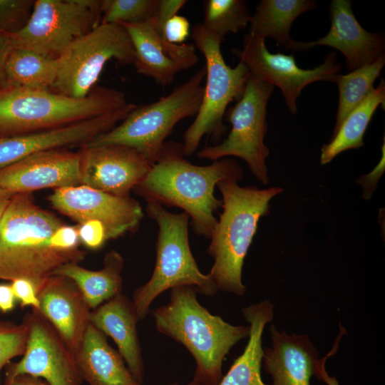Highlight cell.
I'll return each instance as SVG.
<instances>
[{
	"label": "cell",
	"instance_id": "cell-1",
	"mask_svg": "<svg viewBox=\"0 0 385 385\" xmlns=\"http://www.w3.org/2000/svg\"><path fill=\"white\" fill-rule=\"evenodd\" d=\"M183 155V144L165 143L160 158L133 190L147 202L183 209L195 233L210 238L217 220L214 214L222 206L215 196V188L224 180L239 182L242 170L232 158L199 166Z\"/></svg>",
	"mask_w": 385,
	"mask_h": 385
},
{
	"label": "cell",
	"instance_id": "cell-36",
	"mask_svg": "<svg viewBox=\"0 0 385 385\" xmlns=\"http://www.w3.org/2000/svg\"><path fill=\"white\" fill-rule=\"evenodd\" d=\"M80 239L78 227L63 225L51 235L50 245L61 251H73L78 250Z\"/></svg>",
	"mask_w": 385,
	"mask_h": 385
},
{
	"label": "cell",
	"instance_id": "cell-19",
	"mask_svg": "<svg viewBox=\"0 0 385 385\" xmlns=\"http://www.w3.org/2000/svg\"><path fill=\"white\" fill-rule=\"evenodd\" d=\"M331 26L323 37L309 42L294 41L291 49L305 51L327 46L342 52L349 71L371 64L384 55L382 33H371L356 19L349 0H333L329 6Z\"/></svg>",
	"mask_w": 385,
	"mask_h": 385
},
{
	"label": "cell",
	"instance_id": "cell-7",
	"mask_svg": "<svg viewBox=\"0 0 385 385\" xmlns=\"http://www.w3.org/2000/svg\"><path fill=\"white\" fill-rule=\"evenodd\" d=\"M146 211L158 227L155 265L150 279L133 294V303L139 320L148 314L153 300L163 292L175 287L190 285L208 297L218 289L209 274L199 270L191 252L189 215L173 213L156 202H148Z\"/></svg>",
	"mask_w": 385,
	"mask_h": 385
},
{
	"label": "cell",
	"instance_id": "cell-22",
	"mask_svg": "<svg viewBox=\"0 0 385 385\" xmlns=\"http://www.w3.org/2000/svg\"><path fill=\"white\" fill-rule=\"evenodd\" d=\"M89 320L113 339L130 373L143 384L144 365L137 332L140 320L133 302L120 294L91 310Z\"/></svg>",
	"mask_w": 385,
	"mask_h": 385
},
{
	"label": "cell",
	"instance_id": "cell-15",
	"mask_svg": "<svg viewBox=\"0 0 385 385\" xmlns=\"http://www.w3.org/2000/svg\"><path fill=\"white\" fill-rule=\"evenodd\" d=\"M165 23L154 16L143 23L122 25L134 49L133 65L137 73L163 86L171 84L178 73L199 60L193 43L173 44L165 39Z\"/></svg>",
	"mask_w": 385,
	"mask_h": 385
},
{
	"label": "cell",
	"instance_id": "cell-9",
	"mask_svg": "<svg viewBox=\"0 0 385 385\" xmlns=\"http://www.w3.org/2000/svg\"><path fill=\"white\" fill-rule=\"evenodd\" d=\"M133 64L134 49L120 24H100L71 42L58 58L56 80L50 90L76 98L87 96L95 88L107 63Z\"/></svg>",
	"mask_w": 385,
	"mask_h": 385
},
{
	"label": "cell",
	"instance_id": "cell-29",
	"mask_svg": "<svg viewBox=\"0 0 385 385\" xmlns=\"http://www.w3.org/2000/svg\"><path fill=\"white\" fill-rule=\"evenodd\" d=\"M385 63V55L376 61L349 71L337 74L335 83L339 89V105L334 135L346 117L372 91L375 80L380 76Z\"/></svg>",
	"mask_w": 385,
	"mask_h": 385
},
{
	"label": "cell",
	"instance_id": "cell-23",
	"mask_svg": "<svg viewBox=\"0 0 385 385\" xmlns=\"http://www.w3.org/2000/svg\"><path fill=\"white\" fill-rule=\"evenodd\" d=\"M75 357L83 381L89 385H143L133 377L106 335L91 323Z\"/></svg>",
	"mask_w": 385,
	"mask_h": 385
},
{
	"label": "cell",
	"instance_id": "cell-26",
	"mask_svg": "<svg viewBox=\"0 0 385 385\" xmlns=\"http://www.w3.org/2000/svg\"><path fill=\"white\" fill-rule=\"evenodd\" d=\"M311 0H262L252 15L249 33L263 38H271L277 46L291 49L289 36L293 21L300 14L316 9Z\"/></svg>",
	"mask_w": 385,
	"mask_h": 385
},
{
	"label": "cell",
	"instance_id": "cell-10",
	"mask_svg": "<svg viewBox=\"0 0 385 385\" xmlns=\"http://www.w3.org/2000/svg\"><path fill=\"white\" fill-rule=\"evenodd\" d=\"M273 88L250 74L242 96L225 113L232 125L227 138L200 150L197 156L214 161L230 156L240 158L258 181L268 184L265 160L270 150L264 139L267 131V105Z\"/></svg>",
	"mask_w": 385,
	"mask_h": 385
},
{
	"label": "cell",
	"instance_id": "cell-11",
	"mask_svg": "<svg viewBox=\"0 0 385 385\" xmlns=\"http://www.w3.org/2000/svg\"><path fill=\"white\" fill-rule=\"evenodd\" d=\"M101 1L36 0L26 26L4 34L11 48L58 58L75 39L100 24Z\"/></svg>",
	"mask_w": 385,
	"mask_h": 385
},
{
	"label": "cell",
	"instance_id": "cell-4",
	"mask_svg": "<svg viewBox=\"0 0 385 385\" xmlns=\"http://www.w3.org/2000/svg\"><path fill=\"white\" fill-rule=\"evenodd\" d=\"M237 183L224 180L217 184L223 210L210 237L207 252L214 263L208 274L218 290L242 296V267L259 220L270 213V200L284 190L241 187Z\"/></svg>",
	"mask_w": 385,
	"mask_h": 385
},
{
	"label": "cell",
	"instance_id": "cell-8",
	"mask_svg": "<svg viewBox=\"0 0 385 385\" xmlns=\"http://www.w3.org/2000/svg\"><path fill=\"white\" fill-rule=\"evenodd\" d=\"M191 36L205 60L206 84L198 113L183 135L184 155L193 154L205 135L216 141L221 138L226 130L223 118L227 108L240 98L250 74L240 61L234 68L225 63L220 48L223 38L206 31L201 24L192 27Z\"/></svg>",
	"mask_w": 385,
	"mask_h": 385
},
{
	"label": "cell",
	"instance_id": "cell-6",
	"mask_svg": "<svg viewBox=\"0 0 385 385\" xmlns=\"http://www.w3.org/2000/svg\"><path fill=\"white\" fill-rule=\"evenodd\" d=\"M205 68L158 101L135 107L120 123L83 146L123 145L140 153L152 165L160 158L165 140L181 120L195 116L200 109Z\"/></svg>",
	"mask_w": 385,
	"mask_h": 385
},
{
	"label": "cell",
	"instance_id": "cell-20",
	"mask_svg": "<svg viewBox=\"0 0 385 385\" xmlns=\"http://www.w3.org/2000/svg\"><path fill=\"white\" fill-rule=\"evenodd\" d=\"M38 310L75 355L90 324L91 309L77 284L68 277L51 276L37 291Z\"/></svg>",
	"mask_w": 385,
	"mask_h": 385
},
{
	"label": "cell",
	"instance_id": "cell-5",
	"mask_svg": "<svg viewBox=\"0 0 385 385\" xmlns=\"http://www.w3.org/2000/svg\"><path fill=\"white\" fill-rule=\"evenodd\" d=\"M128 103L115 88H94L76 98L48 88H4L0 90V136L51 130L117 111Z\"/></svg>",
	"mask_w": 385,
	"mask_h": 385
},
{
	"label": "cell",
	"instance_id": "cell-12",
	"mask_svg": "<svg viewBox=\"0 0 385 385\" xmlns=\"http://www.w3.org/2000/svg\"><path fill=\"white\" fill-rule=\"evenodd\" d=\"M231 51L247 67L250 75L281 90L287 108L294 115L297 112V98L306 86L320 81L334 83L341 69L334 51L314 68H301L294 55L270 53L265 38L249 32L244 37L242 48Z\"/></svg>",
	"mask_w": 385,
	"mask_h": 385
},
{
	"label": "cell",
	"instance_id": "cell-40",
	"mask_svg": "<svg viewBox=\"0 0 385 385\" xmlns=\"http://www.w3.org/2000/svg\"><path fill=\"white\" fill-rule=\"evenodd\" d=\"M11 49L6 36L0 34V90L6 88L5 63Z\"/></svg>",
	"mask_w": 385,
	"mask_h": 385
},
{
	"label": "cell",
	"instance_id": "cell-38",
	"mask_svg": "<svg viewBox=\"0 0 385 385\" xmlns=\"http://www.w3.org/2000/svg\"><path fill=\"white\" fill-rule=\"evenodd\" d=\"M381 149L382 156L380 162L370 173L363 175L358 181L363 187V197L366 200L371 197L377 183L384 171V143Z\"/></svg>",
	"mask_w": 385,
	"mask_h": 385
},
{
	"label": "cell",
	"instance_id": "cell-25",
	"mask_svg": "<svg viewBox=\"0 0 385 385\" xmlns=\"http://www.w3.org/2000/svg\"><path fill=\"white\" fill-rule=\"evenodd\" d=\"M123 265L121 255L111 250L105 255L101 270H90L76 262H68L58 267L52 275L63 276L73 281L90 308L93 309L121 294Z\"/></svg>",
	"mask_w": 385,
	"mask_h": 385
},
{
	"label": "cell",
	"instance_id": "cell-31",
	"mask_svg": "<svg viewBox=\"0 0 385 385\" xmlns=\"http://www.w3.org/2000/svg\"><path fill=\"white\" fill-rule=\"evenodd\" d=\"M159 0H103L100 24H136L154 16Z\"/></svg>",
	"mask_w": 385,
	"mask_h": 385
},
{
	"label": "cell",
	"instance_id": "cell-28",
	"mask_svg": "<svg viewBox=\"0 0 385 385\" xmlns=\"http://www.w3.org/2000/svg\"><path fill=\"white\" fill-rule=\"evenodd\" d=\"M58 58L24 48H11L5 63L6 88H48L53 86Z\"/></svg>",
	"mask_w": 385,
	"mask_h": 385
},
{
	"label": "cell",
	"instance_id": "cell-34",
	"mask_svg": "<svg viewBox=\"0 0 385 385\" xmlns=\"http://www.w3.org/2000/svg\"><path fill=\"white\" fill-rule=\"evenodd\" d=\"M80 240L90 249L100 248L107 240L106 230L101 222L88 220L78 227Z\"/></svg>",
	"mask_w": 385,
	"mask_h": 385
},
{
	"label": "cell",
	"instance_id": "cell-14",
	"mask_svg": "<svg viewBox=\"0 0 385 385\" xmlns=\"http://www.w3.org/2000/svg\"><path fill=\"white\" fill-rule=\"evenodd\" d=\"M49 201L56 210L79 224L99 221L104 226L107 240L135 232L144 215L137 200L84 185L55 189Z\"/></svg>",
	"mask_w": 385,
	"mask_h": 385
},
{
	"label": "cell",
	"instance_id": "cell-24",
	"mask_svg": "<svg viewBox=\"0 0 385 385\" xmlns=\"http://www.w3.org/2000/svg\"><path fill=\"white\" fill-rule=\"evenodd\" d=\"M242 312L250 324L249 339L242 354L235 359L218 385H267L261 376L262 334L265 326L273 319L274 306L265 299L242 308Z\"/></svg>",
	"mask_w": 385,
	"mask_h": 385
},
{
	"label": "cell",
	"instance_id": "cell-2",
	"mask_svg": "<svg viewBox=\"0 0 385 385\" xmlns=\"http://www.w3.org/2000/svg\"><path fill=\"white\" fill-rule=\"evenodd\" d=\"M63 222L37 206L29 193L15 194L0 222V279L23 278L36 293L61 265L79 262L85 252L61 251L51 247L53 233Z\"/></svg>",
	"mask_w": 385,
	"mask_h": 385
},
{
	"label": "cell",
	"instance_id": "cell-3",
	"mask_svg": "<svg viewBox=\"0 0 385 385\" xmlns=\"http://www.w3.org/2000/svg\"><path fill=\"white\" fill-rule=\"evenodd\" d=\"M170 289L168 303L151 312L155 327L190 352L196 363L193 381L201 385H218L226 355L249 337L250 327L232 325L212 314L198 302L193 286Z\"/></svg>",
	"mask_w": 385,
	"mask_h": 385
},
{
	"label": "cell",
	"instance_id": "cell-33",
	"mask_svg": "<svg viewBox=\"0 0 385 385\" xmlns=\"http://www.w3.org/2000/svg\"><path fill=\"white\" fill-rule=\"evenodd\" d=\"M34 4L33 0H0V34H14L23 29Z\"/></svg>",
	"mask_w": 385,
	"mask_h": 385
},
{
	"label": "cell",
	"instance_id": "cell-32",
	"mask_svg": "<svg viewBox=\"0 0 385 385\" xmlns=\"http://www.w3.org/2000/svg\"><path fill=\"white\" fill-rule=\"evenodd\" d=\"M29 328L23 321L21 324L0 321V373L3 367L26 348Z\"/></svg>",
	"mask_w": 385,
	"mask_h": 385
},
{
	"label": "cell",
	"instance_id": "cell-41",
	"mask_svg": "<svg viewBox=\"0 0 385 385\" xmlns=\"http://www.w3.org/2000/svg\"><path fill=\"white\" fill-rule=\"evenodd\" d=\"M16 297L11 284H0V310L4 313L11 311L15 307Z\"/></svg>",
	"mask_w": 385,
	"mask_h": 385
},
{
	"label": "cell",
	"instance_id": "cell-17",
	"mask_svg": "<svg viewBox=\"0 0 385 385\" xmlns=\"http://www.w3.org/2000/svg\"><path fill=\"white\" fill-rule=\"evenodd\" d=\"M81 181L106 193L129 197L152 165L136 150L123 145L82 146Z\"/></svg>",
	"mask_w": 385,
	"mask_h": 385
},
{
	"label": "cell",
	"instance_id": "cell-39",
	"mask_svg": "<svg viewBox=\"0 0 385 385\" xmlns=\"http://www.w3.org/2000/svg\"><path fill=\"white\" fill-rule=\"evenodd\" d=\"M334 347L332 351L327 354L325 357L319 358L316 362L314 376H315L319 380L322 381L327 385H339L338 380L334 376H331L326 370L325 363L330 356L333 355L336 350L338 349V344L339 339L337 338Z\"/></svg>",
	"mask_w": 385,
	"mask_h": 385
},
{
	"label": "cell",
	"instance_id": "cell-13",
	"mask_svg": "<svg viewBox=\"0 0 385 385\" xmlns=\"http://www.w3.org/2000/svg\"><path fill=\"white\" fill-rule=\"evenodd\" d=\"M24 322L29 328L26 351L19 362L7 365L5 382L27 374L48 385H82L75 355L51 324L34 309Z\"/></svg>",
	"mask_w": 385,
	"mask_h": 385
},
{
	"label": "cell",
	"instance_id": "cell-16",
	"mask_svg": "<svg viewBox=\"0 0 385 385\" xmlns=\"http://www.w3.org/2000/svg\"><path fill=\"white\" fill-rule=\"evenodd\" d=\"M135 107V104L128 103L117 111L66 126L12 136H0V169L41 152L67 146H83L113 129Z\"/></svg>",
	"mask_w": 385,
	"mask_h": 385
},
{
	"label": "cell",
	"instance_id": "cell-30",
	"mask_svg": "<svg viewBox=\"0 0 385 385\" xmlns=\"http://www.w3.org/2000/svg\"><path fill=\"white\" fill-rule=\"evenodd\" d=\"M252 17L243 0H206L201 24L210 34L224 39L226 34L245 29Z\"/></svg>",
	"mask_w": 385,
	"mask_h": 385
},
{
	"label": "cell",
	"instance_id": "cell-43",
	"mask_svg": "<svg viewBox=\"0 0 385 385\" xmlns=\"http://www.w3.org/2000/svg\"><path fill=\"white\" fill-rule=\"evenodd\" d=\"M14 195L13 192L0 188V222L6 207Z\"/></svg>",
	"mask_w": 385,
	"mask_h": 385
},
{
	"label": "cell",
	"instance_id": "cell-42",
	"mask_svg": "<svg viewBox=\"0 0 385 385\" xmlns=\"http://www.w3.org/2000/svg\"><path fill=\"white\" fill-rule=\"evenodd\" d=\"M4 385H48L43 379L31 375H19L11 381L5 382Z\"/></svg>",
	"mask_w": 385,
	"mask_h": 385
},
{
	"label": "cell",
	"instance_id": "cell-21",
	"mask_svg": "<svg viewBox=\"0 0 385 385\" xmlns=\"http://www.w3.org/2000/svg\"><path fill=\"white\" fill-rule=\"evenodd\" d=\"M272 346L263 348V368L272 385H310L319 352L307 334H288L270 327Z\"/></svg>",
	"mask_w": 385,
	"mask_h": 385
},
{
	"label": "cell",
	"instance_id": "cell-35",
	"mask_svg": "<svg viewBox=\"0 0 385 385\" xmlns=\"http://www.w3.org/2000/svg\"><path fill=\"white\" fill-rule=\"evenodd\" d=\"M190 32V22L185 17L174 15L166 21L163 27L165 39L173 44H183Z\"/></svg>",
	"mask_w": 385,
	"mask_h": 385
},
{
	"label": "cell",
	"instance_id": "cell-44",
	"mask_svg": "<svg viewBox=\"0 0 385 385\" xmlns=\"http://www.w3.org/2000/svg\"><path fill=\"white\" fill-rule=\"evenodd\" d=\"M173 385H177V384H173ZM186 385H201V384H200L195 382V381L192 380L190 383H188Z\"/></svg>",
	"mask_w": 385,
	"mask_h": 385
},
{
	"label": "cell",
	"instance_id": "cell-27",
	"mask_svg": "<svg viewBox=\"0 0 385 385\" xmlns=\"http://www.w3.org/2000/svg\"><path fill=\"white\" fill-rule=\"evenodd\" d=\"M385 105V83L381 80L376 88L364 98L344 120L329 143L322 148L320 163L325 165L339 153L364 145L363 137L371 118L381 106Z\"/></svg>",
	"mask_w": 385,
	"mask_h": 385
},
{
	"label": "cell",
	"instance_id": "cell-37",
	"mask_svg": "<svg viewBox=\"0 0 385 385\" xmlns=\"http://www.w3.org/2000/svg\"><path fill=\"white\" fill-rule=\"evenodd\" d=\"M11 286L16 299L20 301L21 307L31 306L34 309H40V302L33 282L26 279L19 278L12 280Z\"/></svg>",
	"mask_w": 385,
	"mask_h": 385
},
{
	"label": "cell",
	"instance_id": "cell-18",
	"mask_svg": "<svg viewBox=\"0 0 385 385\" xmlns=\"http://www.w3.org/2000/svg\"><path fill=\"white\" fill-rule=\"evenodd\" d=\"M80 185V153L65 148L36 153L0 169V188L14 194Z\"/></svg>",
	"mask_w": 385,
	"mask_h": 385
}]
</instances>
